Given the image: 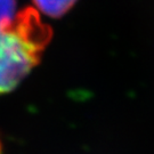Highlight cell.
Masks as SVG:
<instances>
[{"mask_svg": "<svg viewBox=\"0 0 154 154\" xmlns=\"http://www.w3.org/2000/svg\"><path fill=\"white\" fill-rule=\"evenodd\" d=\"M16 0H0V25L16 16Z\"/></svg>", "mask_w": 154, "mask_h": 154, "instance_id": "3957f363", "label": "cell"}, {"mask_svg": "<svg viewBox=\"0 0 154 154\" xmlns=\"http://www.w3.org/2000/svg\"><path fill=\"white\" fill-rule=\"evenodd\" d=\"M0 153H1V145H0Z\"/></svg>", "mask_w": 154, "mask_h": 154, "instance_id": "277c9868", "label": "cell"}, {"mask_svg": "<svg viewBox=\"0 0 154 154\" xmlns=\"http://www.w3.org/2000/svg\"><path fill=\"white\" fill-rule=\"evenodd\" d=\"M38 11L49 17H61L75 5L78 0H32Z\"/></svg>", "mask_w": 154, "mask_h": 154, "instance_id": "7a4b0ae2", "label": "cell"}, {"mask_svg": "<svg viewBox=\"0 0 154 154\" xmlns=\"http://www.w3.org/2000/svg\"><path fill=\"white\" fill-rule=\"evenodd\" d=\"M53 31L34 8L0 25V95L11 91L38 65Z\"/></svg>", "mask_w": 154, "mask_h": 154, "instance_id": "6da1fadb", "label": "cell"}]
</instances>
